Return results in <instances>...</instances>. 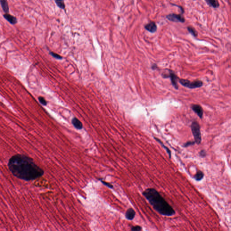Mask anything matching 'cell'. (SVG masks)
I'll return each instance as SVG.
<instances>
[{
	"instance_id": "11",
	"label": "cell",
	"mask_w": 231,
	"mask_h": 231,
	"mask_svg": "<svg viewBox=\"0 0 231 231\" xmlns=\"http://www.w3.org/2000/svg\"><path fill=\"white\" fill-rule=\"evenodd\" d=\"M3 17L6 21H8L12 25H15L17 23V20L16 18L8 13H6L3 15Z\"/></svg>"
},
{
	"instance_id": "24",
	"label": "cell",
	"mask_w": 231,
	"mask_h": 231,
	"mask_svg": "<svg viewBox=\"0 0 231 231\" xmlns=\"http://www.w3.org/2000/svg\"><path fill=\"white\" fill-rule=\"evenodd\" d=\"M158 68V66L156 64H153L151 66V69L152 70H155Z\"/></svg>"
},
{
	"instance_id": "14",
	"label": "cell",
	"mask_w": 231,
	"mask_h": 231,
	"mask_svg": "<svg viewBox=\"0 0 231 231\" xmlns=\"http://www.w3.org/2000/svg\"><path fill=\"white\" fill-rule=\"evenodd\" d=\"M207 4L213 8H217L219 7V4L217 0H205Z\"/></svg>"
},
{
	"instance_id": "5",
	"label": "cell",
	"mask_w": 231,
	"mask_h": 231,
	"mask_svg": "<svg viewBox=\"0 0 231 231\" xmlns=\"http://www.w3.org/2000/svg\"><path fill=\"white\" fill-rule=\"evenodd\" d=\"M169 73L168 74H163L162 76L164 78H169L171 79V84L175 89H178V85L177 84V77L174 72L170 70H168Z\"/></svg>"
},
{
	"instance_id": "13",
	"label": "cell",
	"mask_w": 231,
	"mask_h": 231,
	"mask_svg": "<svg viewBox=\"0 0 231 231\" xmlns=\"http://www.w3.org/2000/svg\"><path fill=\"white\" fill-rule=\"evenodd\" d=\"M0 3L3 11L5 13H8L9 7L7 0H0Z\"/></svg>"
},
{
	"instance_id": "20",
	"label": "cell",
	"mask_w": 231,
	"mask_h": 231,
	"mask_svg": "<svg viewBox=\"0 0 231 231\" xmlns=\"http://www.w3.org/2000/svg\"><path fill=\"white\" fill-rule=\"evenodd\" d=\"M199 156L201 158H204L206 156L207 153L205 150H201L199 153Z\"/></svg>"
},
{
	"instance_id": "7",
	"label": "cell",
	"mask_w": 231,
	"mask_h": 231,
	"mask_svg": "<svg viewBox=\"0 0 231 231\" xmlns=\"http://www.w3.org/2000/svg\"><path fill=\"white\" fill-rule=\"evenodd\" d=\"M192 110L201 119L202 118L203 116V110L201 105L198 104H193L191 105Z\"/></svg>"
},
{
	"instance_id": "16",
	"label": "cell",
	"mask_w": 231,
	"mask_h": 231,
	"mask_svg": "<svg viewBox=\"0 0 231 231\" xmlns=\"http://www.w3.org/2000/svg\"><path fill=\"white\" fill-rule=\"evenodd\" d=\"M56 4L59 8L62 9H65V5L64 0H55Z\"/></svg>"
},
{
	"instance_id": "18",
	"label": "cell",
	"mask_w": 231,
	"mask_h": 231,
	"mask_svg": "<svg viewBox=\"0 0 231 231\" xmlns=\"http://www.w3.org/2000/svg\"><path fill=\"white\" fill-rule=\"evenodd\" d=\"M195 144H196V142H195V141H187L186 143H184L182 146H183V147H184V148H187V147H189V146L195 145Z\"/></svg>"
},
{
	"instance_id": "12",
	"label": "cell",
	"mask_w": 231,
	"mask_h": 231,
	"mask_svg": "<svg viewBox=\"0 0 231 231\" xmlns=\"http://www.w3.org/2000/svg\"><path fill=\"white\" fill-rule=\"evenodd\" d=\"M72 123L77 129L81 130L83 128V125L81 122L77 118H74L72 120Z\"/></svg>"
},
{
	"instance_id": "15",
	"label": "cell",
	"mask_w": 231,
	"mask_h": 231,
	"mask_svg": "<svg viewBox=\"0 0 231 231\" xmlns=\"http://www.w3.org/2000/svg\"><path fill=\"white\" fill-rule=\"evenodd\" d=\"M204 176H205V174H204V172L201 171L199 170L196 172L195 175L194 176V178L196 181H200L203 179Z\"/></svg>"
},
{
	"instance_id": "9",
	"label": "cell",
	"mask_w": 231,
	"mask_h": 231,
	"mask_svg": "<svg viewBox=\"0 0 231 231\" xmlns=\"http://www.w3.org/2000/svg\"><path fill=\"white\" fill-rule=\"evenodd\" d=\"M135 214L136 213H135V210L131 208H130L127 210L126 213H125V218L128 220H132L135 217Z\"/></svg>"
},
{
	"instance_id": "23",
	"label": "cell",
	"mask_w": 231,
	"mask_h": 231,
	"mask_svg": "<svg viewBox=\"0 0 231 231\" xmlns=\"http://www.w3.org/2000/svg\"><path fill=\"white\" fill-rule=\"evenodd\" d=\"M50 54H51L52 57L56 58V59H62V57H61L60 55L57 54H56V53H54V52H50Z\"/></svg>"
},
{
	"instance_id": "19",
	"label": "cell",
	"mask_w": 231,
	"mask_h": 231,
	"mask_svg": "<svg viewBox=\"0 0 231 231\" xmlns=\"http://www.w3.org/2000/svg\"><path fill=\"white\" fill-rule=\"evenodd\" d=\"M98 180L101 181V182L104 185L106 186L107 187H109V188H111V189H113V186L112 185V184H110V183H108V182H106V181H103L102 180H101L100 178H99Z\"/></svg>"
},
{
	"instance_id": "8",
	"label": "cell",
	"mask_w": 231,
	"mask_h": 231,
	"mask_svg": "<svg viewBox=\"0 0 231 231\" xmlns=\"http://www.w3.org/2000/svg\"><path fill=\"white\" fill-rule=\"evenodd\" d=\"M145 30L151 33H154L157 31V26L154 22H150L148 24H146L145 26Z\"/></svg>"
},
{
	"instance_id": "10",
	"label": "cell",
	"mask_w": 231,
	"mask_h": 231,
	"mask_svg": "<svg viewBox=\"0 0 231 231\" xmlns=\"http://www.w3.org/2000/svg\"><path fill=\"white\" fill-rule=\"evenodd\" d=\"M154 139L155 140H156V141L158 142L159 144L162 147H163V148H164L165 150L166 151L167 153V154L169 155V159H171V150L169 149L167 146H166V145H164V144L163 143V142L160 140L159 139V138H157V137H154Z\"/></svg>"
},
{
	"instance_id": "1",
	"label": "cell",
	"mask_w": 231,
	"mask_h": 231,
	"mask_svg": "<svg viewBox=\"0 0 231 231\" xmlns=\"http://www.w3.org/2000/svg\"><path fill=\"white\" fill-rule=\"evenodd\" d=\"M8 167L14 176L26 181L34 180L44 175L43 169L32 158L26 155L18 154L12 156L8 162Z\"/></svg>"
},
{
	"instance_id": "4",
	"label": "cell",
	"mask_w": 231,
	"mask_h": 231,
	"mask_svg": "<svg viewBox=\"0 0 231 231\" xmlns=\"http://www.w3.org/2000/svg\"><path fill=\"white\" fill-rule=\"evenodd\" d=\"M179 82L182 86L190 89H194L201 87L203 84V82H202L201 80H196V81L191 82L187 79H179Z\"/></svg>"
},
{
	"instance_id": "6",
	"label": "cell",
	"mask_w": 231,
	"mask_h": 231,
	"mask_svg": "<svg viewBox=\"0 0 231 231\" xmlns=\"http://www.w3.org/2000/svg\"><path fill=\"white\" fill-rule=\"evenodd\" d=\"M167 20L174 22L184 23L185 19L181 14H170L166 16Z\"/></svg>"
},
{
	"instance_id": "21",
	"label": "cell",
	"mask_w": 231,
	"mask_h": 231,
	"mask_svg": "<svg viewBox=\"0 0 231 231\" xmlns=\"http://www.w3.org/2000/svg\"><path fill=\"white\" fill-rule=\"evenodd\" d=\"M131 230L132 231H140L142 230V227L139 225H136L135 226L131 227Z\"/></svg>"
},
{
	"instance_id": "17",
	"label": "cell",
	"mask_w": 231,
	"mask_h": 231,
	"mask_svg": "<svg viewBox=\"0 0 231 231\" xmlns=\"http://www.w3.org/2000/svg\"><path fill=\"white\" fill-rule=\"evenodd\" d=\"M187 28L188 31L190 32V33H191V35H192L193 36L197 37V35H198V33H197L196 31L194 28L191 27H188Z\"/></svg>"
},
{
	"instance_id": "22",
	"label": "cell",
	"mask_w": 231,
	"mask_h": 231,
	"mask_svg": "<svg viewBox=\"0 0 231 231\" xmlns=\"http://www.w3.org/2000/svg\"><path fill=\"white\" fill-rule=\"evenodd\" d=\"M38 100H39L40 103H41L42 105H43V106H46L47 104V101H46L45 98H43V97H39V98H38Z\"/></svg>"
},
{
	"instance_id": "2",
	"label": "cell",
	"mask_w": 231,
	"mask_h": 231,
	"mask_svg": "<svg viewBox=\"0 0 231 231\" xmlns=\"http://www.w3.org/2000/svg\"><path fill=\"white\" fill-rule=\"evenodd\" d=\"M142 195L153 207L154 210L162 215L172 216L175 211L156 189L148 188L142 192Z\"/></svg>"
},
{
	"instance_id": "3",
	"label": "cell",
	"mask_w": 231,
	"mask_h": 231,
	"mask_svg": "<svg viewBox=\"0 0 231 231\" xmlns=\"http://www.w3.org/2000/svg\"><path fill=\"white\" fill-rule=\"evenodd\" d=\"M191 132L194 138L196 144L199 145L201 143L202 137L201 134V127L198 122L194 121L191 125Z\"/></svg>"
}]
</instances>
